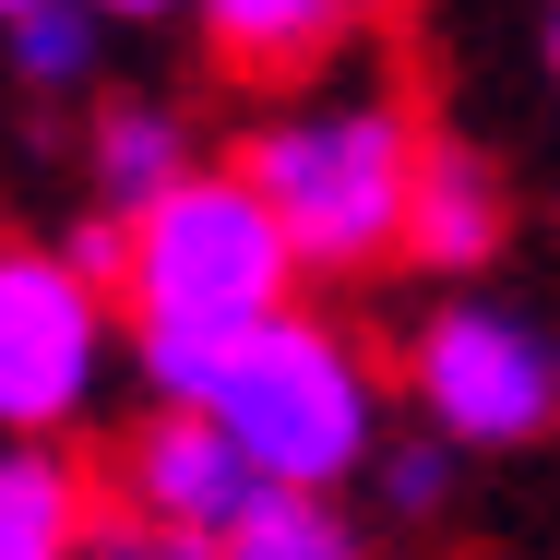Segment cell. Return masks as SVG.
I'll return each mask as SVG.
<instances>
[{
    "label": "cell",
    "instance_id": "obj_5",
    "mask_svg": "<svg viewBox=\"0 0 560 560\" xmlns=\"http://www.w3.org/2000/svg\"><path fill=\"white\" fill-rule=\"evenodd\" d=\"M108 358H119V323H108V287L48 238H12L0 250V430L12 442H60L96 418L108 394Z\"/></svg>",
    "mask_w": 560,
    "mask_h": 560
},
{
    "label": "cell",
    "instance_id": "obj_14",
    "mask_svg": "<svg viewBox=\"0 0 560 560\" xmlns=\"http://www.w3.org/2000/svg\"><path fill=\"white\" fill-rule=\"evenodd\" d=\"M84 560H226L215 537H167V525H143V513H96V537H84Z\"/></svg>",
    "mask_w": 560,
    "mask_h": 560
},
{
    "label": "cell",
    "instance_id": "obj_7",
    "mask_svg": "<svg viewBox=\"0 0 560 560\" xmlns=\"http://www.w3.org/2000/svg\"><path fill=\"white\" fill-rule=\"evenodd\" d=\"M501 238H513V191H501V167H489L477 143H430V167H418V215H406V262H418V275H489Z\"/></svg>",
    "mask_w": 560,
    "mask_h": 560
},
{
    "label": "cell",
    "instance_id": "obj_4",
    "mask_svg": "<svg viewBox=\"0 0 560 560\" xmlns=\"http://www.w3.org/2000/svg\"><path fill=\"white\" fill-rule=\"evenodd\" d=\"M406 394H418V430H442L453 453H525L560 430V335L513 299L453 287L406 335Z\"/></svg>",
    "mask_w": 560,
    "mask_h": 560
},
{
    "label": "cell",
    "instance_id": "obj_11",
    "mask_svg": "<svg viewBox=\"0 0 560 560\" xmlns=\"http://www.w3.org/2000/svg\"><path fill=\"white\" fill-rule=\"evenodd\" d=\"M226 560H370V525L346 513V489H262Z\"/></svg>",
    "mask_w": 560,
    "mask_h": 560
},
{
    "label": "cell",
    "instance_id": "obj_2",
    "mask_svg": "<svg viewBox=\"0 0 560 560\" xmlns=\"http://www.w3.org/2000/svg\"><path fill=\"white\" fill-rule=\"evenodd\" d=\"M238 167L262 179V203L287 215L311 275H370L406 250L418 215V167H430V131L394 108V96H323V108H287L238 143Z\"/></svg>",
    "mask_w": 560,
    "mask_h": 560
},
{
    "label": "cell",
    "instance_id": "obj_9",
    "mask_svg": "<svg viewBox=\"0 0 560 560\" xmlns=\"http://www.w3.org/2000/svg\"><path fill=\"white\" fill-rule=\"evenodd\" d=\"M191 167H203V155H191V119H179V108H155V96H108V108L84 119V191H96L108 215H143V203H167Z\"/></svg>",
    "mask_w": 560,
    "mask_h": 560
},
{
    "label": "cell",
    "instance_id": "obj_10",
    "mask_svg": "<svg viewBox=\"0 0 560 560\" xmlns=\"http://www.w3.org/2000/svg\"><path fill=\"white\" fill-rule=\"evenodd\" d=\"M96 513H108L96 477L60 442H12L0 453V560H84Z\"/></svg>",
    "mask_w": 560,
    "mask_h": 560
},
{
    "label": "cell",
    "instance_id": "obj_15",
    "mask_svg": "<svg viewBox=\"0 0 560 560\" xmlns=\"http://www.w3.org/2000/svg\"><path fill=\"white\" fill-rule=\"evenodd\" d=\"M108 24H155V12H191V0H96Z\"/></svg>",
    "mask_w": 560,
    "mask_h": 560
},
{
    "label": "cell",
    "instance_id": "obj_17",
    "mask_svg": "<svg viewBox=\"0 0 560 560\" xmlns=\"http://www.w3.org/2000/svg\"><path fill=\"white\" fill-rule=\"evenodd\" d=\"M0 12H36V0H0Z\"/></svg>",
    "mask_w": 560,
    "mask_h": 560
},
{
    "label": "cell",
    "instance_id": "obj_16",
    "mask_svg": "<svg viewBox=\"0 0 560 560\" xmlns=\"http://www.w3.org/2000/svg\"><path fill=\"white\" fill-rule=\"evenodd\" d=\"M537 48H549V84H560V0H549V36H537Z\"/></svg>",
    "mask_w": 560,
    "mask_h": 560
},
{
    "label": "cell",
    "instance_id": "obj_12",
    "mask_svg": "<svg viewBox=\"0 0 560 560\" xmlns=\"http://www.w3.org/2000/svg\"><path fill=\"white\" fill-rule=\"evenodd\" d=\"M96 60H108V12H96V0H36V12H12V84L72 96V84H96Z\"/></svg>",
    "mask_w": 560,
    "mask_h": 560
},
{
    "label": "cell",
    "instance_id": "obj_3",
    "mask_svg": "<svg viewBox=\"0 0 560 560\" xmlns=\"http://www.w3.org/2000/svg\"><path fill=\"white\" fill-rule=\"evenodd\" d=\"M203 418H215L226 442L250 453L275 489H370V465H382V370H370V346L323 323V311H287V323H262V335L226 346L215 394H203Z\"/></svg>",
    "mask_w": 560,
    "mask_h": 560
},
{
    "label": "cell",
    "instance_id": "obj_6",
    "mask_svg": "<svg viewBox=\"0 0 560 560\" xmlns=\"http://www.w3.org/2000/svg\"><path fill=\"white\" fill-rule=\"evenodd\" d=\"M262 465L226 442L203 406H143L131 430L108 442V501L119 513H143V525H167V537H238L250 513H262Z\"/></svg>",
    "mask_w": 560,
    "mask_h": 560
},
{
    "label": "cell",
    "instance_id": "obj_1",
    "mask_svg": "<svg viewBox=\"0 0 560 560\" xmlns=\"http://www.w3.org/2000/svg\"><path fill=\"white\" fill-rule=\"evenodd\" d=\"M299 238L250 167H191L167 203L131 215V370L155 406H203L226 346L299 311Z\"/></svg>",
    "mask_w": 560,
    "mask_h": 560
},
{
    "label": "cell",
    "instance_id": "obj_8",
    "mask_svg": "<svg viewBox=\"0 0 560 560\" xmlns=\"http://www.w3.org/2000/svg\"><path fill=\"white\" fill-rule=\"evenodd\" d=\"M358 12H370V0H191L203 48H215L226 72H250V84L323 72L346 36H358Z\"/></svg>",
    "mask_w": 560,
    "mask_h": 560
},
{
    "label": "cell",
    "instance_id": "obj_13",
    "mask_svg": "<svg viewBox=\"0 0 560 560\" xmlns=\"http://www.w3.org/2000/svg\"><path fill=\"white\" fill-rule=\"evenodd\" d=\"M453 477H465V453H453L442 430H394L382 465H370V501H382L394 525H442V513H453Z\"/></svg>",
    "mask_w": 560,
    "mask_h": 560
}]
</instances>
